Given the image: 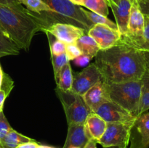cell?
Wrapping results in <instances>:
<instances>
[{"instance_id":"cell-1","label":"cell","mask_w":149,"mask_h":148,"mask_svg":"<svg viewBox=\"0 0 149 148\" xmlns=\"http://www.w3.org/2000/svg\"><path fill=\"white\" fill-rule=\"evenodd\" d=\"M95 63L107 84L141 80L146 72L143 51L122 42L99 51Z\"/></svg>"},{"instance_id":"cell-2","label":"cell","mask_w":149,"mask_h":148,"mask_svg":"<svg viewBox=\"0 0 149 148\" xmlns=\"http://www.w3.org/2000/svg\"><path fill=\"white\" fill-rule=\"evenodd\" d=\"M49 25L42 15L0 4V28L20 49L29 51L36 33Z\"/></svg>"},{"instance_id":"cell-3","label":"cell","mask_w":149,"mask_h":148,"mask_svg":"<svg viewBox=\"0 0 149 148\" xmlns=\"http://www.w3.org/2000/svg\"><path fill=\"white\" fill-rule=\"evenodd\" d=\"M105 82V81H104ZM106 84L110 101L138 117L141 93V80Z\"/></svg>"},{"instance_id":"cell-4","label":"cell","mask_w":149,"mask_h":148,"mask_svg":"<svg viewBox=\"0 0 149 148\" xmlns=\"http://www.w3.org/2000/svg\"><path fill=\"white\" fill-rule=\"evenodd\" d=\"M55 12L54 23H69L87 31L93 26L82 11V7L69 0H43Z\"/></svg>"},{"instance_id":"cell-5","label":"cell","mask_w":149,"mask_h":148,"mask_svg":"<svg viewBox=\"0 0 149 148\" xmlns=\"http://www.w3.org/2000/svg\"><path fill=\"white\" fill-rule=\"evenodd\" d=\"M56 94L61 102L67 123L69 124L84 123L87 116L93 112L84 102L82 96L71 91H63L56 88Z\"/></svg>"},{"instance_id":"cell-6","label":"cell","mask_w":149,"mask_h":148,"mask_svg":"<svg viewBox=\"0 0 149 148\" xmlns=\"http://www.w3.org/2000/svg\"><path fill=\"white\" fill-rule=\"evenodd\" d=\"M144 26V15L141 12L138 1L132 0L127 32L125 36L121 37L120 42L141 49L143 43Z\"/></svg>"},{"instance_id":"cell-7","label":"cell","mask_w":149,"mask_h":148,"mask_svg":"<svg viewBox=\"0 0 149 148\" xmlns=\"http://www.w3.org/2000/svg\"><path fill=\"white\" fill-rule=\"evenodd\" d=\"M135 122L130 123H107L106 131L97 143L103 147H128L131 130Z\"/></svg>"},{"instance_id":"cell-8","label":"cell","mask_w":149,"mask_h":148,"mask_svg":"<svg viewBox=\"0 0 149 148\" xmlns=\"http://www.w3.org/2000/svg\"><path fill=\"white\" fill-rule=\"evenodd\" d=\"M102 79V75L95 63H91L73 75V83L71 92L82 96L91 87Z\"/></svg>"},{"instance_id":"cell-9","label":"cell","mask_w":149,"mask_h":148,"mask_svg":"<svg viewBox=\"0 0 149 148\" xmlns=\"http://www.w3.org/2000/svg\"><path fill=\"white\" fill-rule=\"evenodd\" d=\"M42 31L50 33L65 44H76L77 41L86 33V30L83 28L64 23H52L44 28Z\"/></svg>"},{"instance_id":"cell-10","label":"cell","mask_w":149,"mask_h":148,"mask_svg":"<svg viewBox=\"0 0 149 148\" xmlns=\"http://www.w3.org/2000/svg\"><path fill=\"white\" fill-rule=\"evenodd\" d=\"M87 35L94 39L100 50H105L116 46L121 39L119 30L99 24L93 25L87 31Z\"/></svg>"},{"instance_id":"cell-11","label":"cell","mask_w":149,"mask_h":148,"mask_svg":"<svg viewBox=\"0 0 149 148\" xmlns=\"http://www.w3.org/2000/svg\"><path fill=\"white\" fill-rule=\"evenodd\" d=\"M95 113L101 117L106 123H130L135 122L137 118L123 107L111 101L102 104Z\"/></svg>"},{"instance_id":"cell-12","label":"cell","mask_w":149,"mask_h":148,"mask_svg":"<svg viewBox=\"0 0 149 148\" xmlns=\"http://www.w3.org/2000/svg\"><path fill=\"white\" fill-rule=\"evenodd\" d=\"M129 148H149V113L138 116L131 130Z\"/></svg>"},{"instance_id":"cell-13","label":"cell","mask_w":149,"mask_h":148,"mask_svg":"<svg viewBox=\"0 0 149 148\" xmlns=\"http://www.w3.org/2000/svg\"><path fill=\"white\" fill-rule=\"evenodd\" d=\"M82 97L93 113H95L102 104L110 101L106 82H104L103 80L95 84L85 94H83Z\"/></svg>"},{"instance_id":"cell-14","label":"cell","mask_w":149,"mask_h":148,"mask_svg":"<svg viewBox=\"0 0 149 148\" xmlns=\"http://www.w3.org/2000/svg\"><path fill=\"white\" fill-rule=\"evenodd\" d=\"M92 139L86 131L84 123L68 125V133L63 148H84L89 139Z\"/></svg>"},{"instance_id":"cell-15","label":"cell","mask_w":149,"mask_h":148,"mask_svg":"<svg viewBox=\"0 0 149 148\" xmlns=\"http://www.w3.org/2000/svg\"><path fill=\"white\" fill-rule=\"evenodd\" d=\"M131 6V0H119L117 4H111L109 7L111 9L116 19V24L121 34V37L125 36L127 32Z\"/></svg>"},{"instance_id":"cell-16","label":"cell","mask_w":149,"mask_h":148,"mask_svg":"<svg viewBox=\"0 0 149 148\" xmlns=\"http://www.w3.org/2000/svg\"><path fill=\"white\" fill-rule=\"evenodd\" d=\"M107 123L95 113H91L84 122L86 131L90 138L98 142L106 131Z\"/></svg>"},{"instance_id":"cell-17","label":"cell","mask_w":149,"mask_h":148,"mask_svg":"<svg viewBox=\"0 0 149 148\" xmlns=\"http://www.w3.org/2000/svg\"><path fill=\"white\" fill-rule=\"evenodd\" d=\"M17 1L20 4L25 6L29 11L38 15H42L49 20V23H54L53 17L55 12L43 0H17Z\"/></svg>"},{"instance_id":"cell-18","label":"cell","mask_w":149,"mask_h":148,"mask_svg":"<svg viewBox=\"0 0 149 148\" xmlns=\"http://www.w3.org/2000/svg\"><path fill=\"white\" fill-rule=\"evenodd\" d=\"M55 81L57 84V88L60 90L65 92L71 91L73 83V74L69 62H66L62 67L58 73Z\"/></svg>"},{"instance_id":"cell-19","label":"cell","mask_w":149,"mask_h":148,"mask_svg":"<svg viewBox=\"0 0 149 148\" xmlns=\"http://www.w3.org/2000/svg\"><path fill=\"white\" fill-rule=\"evenodd\" d=\"M31 141H34V139L13 129L0 141V148H17L19 145Z\"/></svg>"},{"instance_id":"cell-20","label":"cell","mask_w":149,"mask_h":148,"mask_svg":"<svg viewBox=\"0 0 149 148\" xmlns=\"http://www.w3.org/2000/svg\"><path fill=\"white\" fill-rule=\"evenodd\" d=\"M76 45L83 55L90 56L93 59L100 51L98 46L94 39L89 35H83L76 42Z\"/></svg>"},{"instance_id":"cell-21","label":"cell","mask_w":149,"mask_h":148,"mask_svg":"<svg viewBox=\"0 0 149 148\" xmlns=\"http://www.w3.org/2000/svg\"><path fill=\"white\" fill-rule=\"evenodd\" d=\"M149 110V72L146 69L143 76L141 78V93L140 100L138 115Z\"/></svg>"},{"instance_id":"cell-22","label":"cell","mask_w":149,"mask_h":148,"mask_svg":"<svg viewBox=\"0 0 149 148\" xmlns=\"http://www.w3.org/2000/svg\"><path fill=\"white\" fill-rule=\"evenodd\" d=\"M20 49L0 28V58L10 55H17Z\"/></svg>"},{"instance_id":"cell-23","label":"cell","mask_w":149,"mask_h":148,"mask_svg":"<svg viewBox=\"0 0 149 148\" xmlns=\"http://www.w3.org/2000/svg\"><path fill=\"white\" fill-rule=\"evenodd\" d=\"M82 11L84 12V14L86 15V17L89 19V20L91 23H93V25H103V26H106L112 29L119 30L116 23H113L112 20L108 18L106 16L97 14V13L90 11V10H86L84 8H82Z\"/></svg>"},{"instance_id":"cell-24","label":"cell","mask_w":149,"mask_h":148,"mask_svg":"<svg viewBox=\"0 0 149 148\" xmlns=\"http://www.w3.org/2000/svg\"><path fill=\"white\" fill-rule=\"evenodd\" d=\"M84 7L90 11L106 17L109 15V5L106 0H86Z\"/></svg>"},{"instance_id":"cell-25","label":"cell","mask_w":149,"mask_h":148,"mask_svg":"<svg viewBox=\"0 0 149 148\" xmlns=\"http://www.w3.org/2000/svg\"><path fill=\"white\" fill-rule=\"evenodd\" d=\"M46 35L47 36L48 41L49 44V49H50V54L51 55H54V56H58V55H61L62 54L65 52V44L64 42L58 40L56 38L54 39V36L51 35L50 33L46 32Z\"/></svg>"},{"instance_id":"cell-26","label":"cell","mask_w":149,"mask_h":148,"mask_svg":"<svg viewBox=\"0 0 149 148\" xmlns=\"http://www.w3.org/2000/svg\"><path fill=\"white\" fill-rule=\"evenodd\" d=\"M51 60H52V67H53L54 76H55V79H56L58 73L61 71L62 67L69 61L67 59L65 53L62 54L61 55H58V56L51 55Z\"/></svg>"},{"instance_id":"cell-27","label":"cell","mask_w":149,"mask_h":148,"mask_svg":"<svg viewBox=\"0 0 149 148\" xmlns=\"http://www.w3.org/2000/svg\"><path fill=\"white\" fill-rule=\"evenodd\" d=\"M13 129L7 118L4 115V112H0V141L2 140L6 135Z\"/></svg>"},{"instance_id":"cell-28","label":"cell","mask_w":149,"mask_h":148,"mask_svg":"<svg viewBox=\"0 0 149 148\" xmlns=\"http://www.w3.org/2000/svg\"><path fill=\"white\" fill-rule=\"evenodd\" d=\"M65 55H66L67 59L68 61L74 60L76 58L79 57L82 55L80 49L78 46L76 45V44H66L65 46Z\"/></svg>"},{"instance_id":"cell-29","label":"cell","mask_w":149,"mask_h":148,"mask_svg":"<svg viewBox=\"0 0 149 148\" xmlns=\"http://www.w3.org/2000/svg\"><path fill=\"white\" fill-rule=\"evenodd\" d=\"M145 26H144L143 43L141 48V50L149 52V15H144Z\"/></svg>"},{"instance_id":"cell-30","label":"cell","mask_w":149,"mask_h":148,"mask_svg":"<svg viewBox=\"0 0 149 148\" xmlns=\"http://www.w3.org/2000/svg\"><path fill=\"white\" fill-rule=\"evenodd\" d=\"M13 87H14V81H13L11 77H10L8 74H7L6 73L4 72L2 82H1V88L0 89L4 90V91L7 93V95L9 96V94H10Z\"/></svg>"},{"instance_id":"cell-31","label":"cell","mask_w":149,"mask_h":148,"mask_svg":"<svg viewBox=\"0 0 149 148\" xmlns=\"http://www.w3.org/2000/svg\"><path fill=\"white\" fill-rule=\"evenodd\" d=\"M0 4H4V5L9 6V7H13V8L17 9L20 10H26V7H23L20 4L17 0H0Z\"/></svg>"},{"instance_id":"cell-32","label":"cell","mask_w":149,"mask_h":148,"mask_svg":"<svg viewBox=\"0 0 149 148\" xmlns=\"http://www.w3.org/2000/svg\"><path fill=\"white\" fill-rule=\"evenodd\" d=\"M93 58L90 57V56H87V55H83L82 54V55H81L79 57L76 58L74 60L76 65H77L78 66H85Z\"/></svg>"},{"instance_id":"cell-33","label":"cell","mask_w":149,"mask_h":148,"mask_svg":"<svg viewBox=\"0 0 149 148\" xmlns=\"http://www.w3.org/2000/svg\"><path fill=\"white\" fill-rule=\"evenodd\" d=\"M138 2L143 14L149 15V0H139Z\"/></svg>"},{"instance_id":"cell-34","label":"cell","mask_w":149,"mask_h":148,"mask_svg":"<svg viewBox=\"0 0 149 148\" xmlns=\"http://www.w3.org/2000/svg\"><path fill=\"white\" fill-rule=\"evenodd\" d=\"M40 144L38 143L36 141H31V142H26L22 145H19L17 148H36Z\"/></svg>"},{"instance_id":"cell-35","label":"cell","mask_w":149,"mask_h":148,"mask_svg":"<svg viewBox=\"0 0 149 148\" xmlns=\"http://www.w3.org/2000/svg\"><path fill=\"white\" fill-rule=\"evenodd\" d=\"M7 97H8V95L7 94V93H6L4 90L0 89V112L3 111V107H4V101H5V100L7 99Z\"/></svg>"},{"instance_id":"cell-36","label":"cell","mask_w":149,"mask_h":148,"mask_svg":"<svg viewBox=\"0 0 149 148\" xmlns=\"http://www.w3.org/2000/svg\"><path fill=\"white\" fill-rule=\"evenodd\" d=\"M97 142L95 139H90L84 148H97Z\"/></svg>"},{"instance_id":"cell-37","label":"cell","mask_w":149,"mask_h":148,"mask_svg":"<svg viewBox=\"0 0 149 148\" xmlns=\"http://www.w3.org/2000/svg\"><path fill=\"white\" fill-rule=\"evenodd\" d=\"M143 54H144V59H145L146 69L149 72V52L143 51Z\"/></svg>"},{"instance_id":"cell-38","label":"cell","mask_w":149,"mask_h":148,"mask_svg":"<svg viewBox=\"0 0 149 148\" xmlns=\"http://www.w3.org/2000/svg\"><path fill=\"white\" fill-rule=\"evenodd\" d=\"M69 1L74 4H75V5L79 6V7H81V6L84 7L86 0H69Z\"/></svg>"},{"instance_id":"cell-39","label":"cell","mask_w":149,"mask_h":148,"mask_svg":"<svg viewBox=\"0 0 149 148\" xmlns=\"http://www.w3.org/2000/svg\"><path fill=\"white\" fill-rule=\"evenodd\" d=\"M3 75H4V71H3L2 68H1V64H0V88H1V82H2Z\"/></svg>"},{"instance_id":"cell-40","label":"cell","mask_w":149,"mask_h":148,"mask_svg":"<svg viewBox=\"0 0 149 148\" xmlns=\"http://www.w3.org/2000/svg\"><path fill=\"white\" fill-rule=\"evenodd\" d=\"M106 1H107L108 5H109V7H110L111 4H117L118 1H119V0H106Z\"/></svg>"},{"instance_id":"cell-41","label":"cell","mask_w":149,"mask_h":148,"mask_svg":"<svg viewBox=\"0 0 149 148\" xmlns=\"http://www.w3.org/2000/svg\"><path fill=\"white\" fill-rule=\"evenodd\" d=\"M36 148H54V147H50V146H47V145H39Z\"/></svg>"},{"instance_id":"cell-42","label":"cell","mask_w":149,"mask_h":148,"mask_svg":"<svg viewBox=\"0 0 149 148\" xmlns=\"http://www.w3.org/2000/svg\"><path fill=\"white\" fill-rule=\"evenodd\" d=\"M103 148H124V147H103ZM128 148V147H126Z\"/></svg>"},{"instance_id":"cell-43","label":"cell","mask_w":149,"mask_h":148,"mask_svg":"<svg viewBox=\"0 0 149 148\" xmlns=\"http://www.w3.org/2000/svg\"><path fill=\"white\" fill-rule=\"evenodd\" d=\"M72 148H78V147H72Z\"/></svg>"},{"instance_id":"cell-44","label":"cell","mask_w":149,"mask_h":148,"mask_svg":"<svg viewBox=\"0 0 149 148\" xmlns=\"http://www.w3.org/2000/svg\"><path fill=\"white\" fill-rule=\"evenodd\" d=\"M138 1H139V0H138Z\"/></svg>"},{"instance_id":"cell-45","label":"cell","mask_w":149,"mask_h":148,"mask_svg":"<svg viewBox=\"0 0 149 148\" xmlns=\"http://www.w3.org/2000/svg\"><path fill=\"white\" fill-rule=\"evenodd\" d=\"M131 1H132V0H131ZM137 1H138V0H137Z\"/></svg>"}]
</instances>
